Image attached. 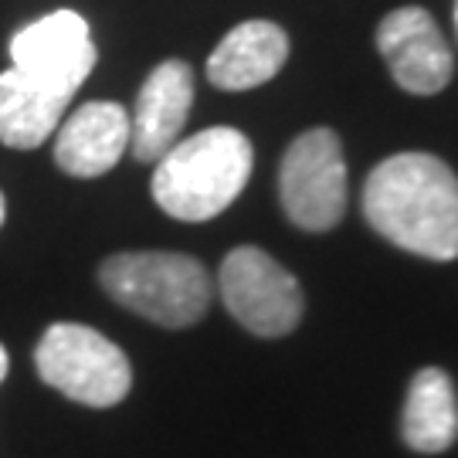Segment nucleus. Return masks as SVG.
Returning a JSON list of instances; mask_svg holds the SVG:
<instances>
[{
  "instance_id": "9b49d317",
  "label": "nucleus",
  "mask_w": 458,
  "mask_h": 458,
  "mask_svg": "<svg viewBox=\"0 0 458 458\" xmlns=\"http://www.w3.org/2000/svg\"><path fill=\"white\" fill-rule=\"evenodd\" d=\"M289 58V34L272 21L231 28L208 58V82L221 92H248L272 82Z\"/></svg>"
},
{
  "instance_id": "9d476101",
  "label": "nucleus",
  "mask_w": 458,
  "mask_h": 458,
  "mask_svg": "<svg viewBox=\"0 0 458 458\" xmlns=\"http://www.w3.org/2000/svg\"><path fill=\"white\" fill-rule=\"evenodd\" d=\"M130 149V113L119 102H85L68 115L55 140V164L68 177H102Z\"/></svg>"
},
{
  "instance_id": "4468645a",
  "label": "nucleus",
  "mask_w": 458,
  "mask_h": 458,
  "mask_svg": "<svg viewBox=\"0 0 458 458\" xmlns=\"http://www.w3.org/2000/svg\"><path fill=\"white\" fill-rule=\"evenodd\" d=\"M7 370H11V360H7V350H4V344H0V380L7 377Z\"/></svg>"
},
{
  "instance_id": "f257e3e1",
  "label": "nucleus",
  "mask_w": 458,
  "mask_h": 458,
  "mask_svg": "<svg viewBox=\"0 0 458 458\" xmlns=\"http://www.w3.org/2000/svg\"><path fill=\"white\" fill-rule=\"evenodd\" d=\"M363 217L391 245L431 262L458 259V177L431 153H394L363 183Z\"/></svg>"
},
{
  "instance_id": "20e7f679",
  "label": "nucleus",
  "mask_w": 458,
  "mask_h": 458,
  "mask_svg": "<svg viewBox=\"0 0 458 458\" xmlns=\"http://www.w3.org/2000/svg\"><path fill=\"white\" fill-rule=\"evenodd\" d=\"M38 377L85 408H115L132 387L130 357L82 323H55L34 350Z\"/></svg>"
},
{
  "instance_id": "f03ea898",
  "label": "nucleus",
  "mask_w": 458,
  "mask_h": 458,
  "mask_svg": "<svg viewBox=\"0 0 458 458\" xmlns=\"http://www.w3.org/2000/svg\"><path fill=\"white\" fill-rule=\"evenodd\" d=\"M255 153L242 130L211 126L174 143L157 160L153 200L177 221H211L228 211L251 177Z\"/></svg>"
},
{
  "instance_id": "ddd939ff",
  "label": "nucleus",
  "mask_w": 458,
  "mask_h": 458,
  "mask_svg": "<svg viewBox=\"0 0 458 458\" xmlns=\"http://www.w3.org/2000/svg\"><path fill=\"white\" fill-rule=\"evenodd\" d=\"M72 98L31 82L14 65L0 72V143L11 149H34L62 123Z\"/></svg>"
},
{
  "instance_id": "39448f33",
  "label": "nucleus",
  "mask_w": 458,
  "mask_h": 458,
  "mask_svg": "<svg viewBox=\"0 0 458 458\" xmlns=\"http://www.w3.org/2000/svg\"><path fill=\"white\" fill-rule=\"evenodd\" d=\"M346 160L340 136L327 126L302 132L278 166V200L299 231H329L346 214Z\"/></svg>"
},
{
  "instance_id": "dca6fc26",
  "label": "nucleus",
  "mask_w": 458,
  "mask_h": 458,
  "mask_svg": "<svg viewBox=\"0 0 458 458\" xmlns=\"http://www.w3.org/2000/svg\"><path fill=\"white\" fill-rule=\"evenodd\" d=\"M455 38H458V0H455Z\"/></svg>"
},
{
  "instance_id": "f8f14e48",
  "label": "nucleus",
  "mask_w": 458,
  "mask_h": 458,
  "mask_svg": "<svg viewBox=\"0 0 458 458\" xmlns=\"http://www.w3.org/2000/svg\"><path fill=\"white\" fill-rule=\"evenodd\" d=\"M404 445L421 455H442L458 438V394L442 367L418 370L401 414Z\"/></svg>"
},
{
  "instance_id": "0eeeda50",
  "label": "nucleus",
  "mask_w": 458,
  "mask_h": 458,
  "mask_svg": "<svg viewBox=\"0 0 458 458\" xmlns=\"http://www.w3.org/2000/svg\"><path fill=\"white\" fill-rule=\"evenodd\" d=\"M11 62L31 82L72 98L92 75L98 51L79 11H51L11 38Z\"/></svg>"
},
{
  "instance_id": "7ed1b4c3",
  "label": "nucleus",
  "mask_w": 458,
  "mask_h": 458,
  "mask_svg": "<svg viewBox=\"0 0 458 458\" xmlns=\"http://www.w3.org/2000/svg\"><path fill=\"white\" fill-rule=\"evenodd\" d=\"M98 282L123 310L166 329L194 327L211 306L208 268L181 251H119L98 265Z\"/></svg>"
},
{
  "instance_id": "6e6552de",
  "label": "nucleus",
  "mask_w": 458,
  "mask_h": 458,
  "mask_svg": "<svg viewBox=\"0 0 458 458\" xmlns=\"http://www.w3.org/2000/svg\"><path fill=\"white\" fill-rule=\"evenodd\" d=\"M377 48L394 82L411 96H435L455 75V58L442 28L425 7H397L377 28Z\"/></svg>"
},
{
  "instance_id": "2eb2a0df",
  "label": "nucleus",
  "mask_w": 458,
  "mask_h": 458,
  "mask_svg": "<svg viewBox=\"0 0 458 458\" xmlns=\"http://www.w3.org/2000/svg\"><path fill=\"white\" fill-rule=\"evenodd\" d=\"M4 217H7V204H4V194H0V228H4Z\"/></svg>"
},
{
  "instance_id": "1a4fd4ad",
  "label": "nucleus",
  "mask_w": 458,
  "mask_h": 458,
  "mask_svg": "<svg viewBox=\"0 0 458 458\" xmlns=\"http://www.w3.org/2000/svg\"><path fill=\"white\" fill-rule=\"evenodd\" d=\"M194 106V72L181 58L160 62L147 75L130 115V149L140 164H157L177 143Z\"/></svg>"
},
{
  "instance_id": "423d86ee",
  "label": "nucleus",
  "mask_w": 458,
  "mask_h": 458,
  "mask_svg": "<svg viewBox=\"0 0 458 458\" xmlns=\"http://www.w3.org/2000/svg\"><path fill=\"white\" fill-rule=\"evenodd\" d=\"M217 285L231 316L262 340L293 333L306 310L295 276L262 248L242 245L228 251Z\"/></svg>"
}]
</instances>
